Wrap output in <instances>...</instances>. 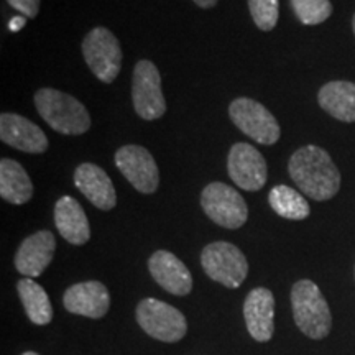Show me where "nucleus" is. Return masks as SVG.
Returning a JSON list of instances; mask_svg holds the SVG:
<instances>
[{
    "mask_svg": "<svg viewBox=\"0 0 355 355\" xmlns=\"http://www.w3.org/2000/svg\"><path fill=\"white\" fill-rule=\"evenodd\" d=\"M115 165L127 178L133 188L144 194H152L158 189L159 171L155 158L140 145H125L115 153Z\"/></svg>",
    "mask_w": 355,
    "mask_h": 355,
    "instance_id": "9d476101",
    "label": "nucleus"
},
{
    "mask_svg": "<svg viewBox=\"0 0 355 355\" xmlns=\"http://www.w3.org/2000/svg\"><path fill=\"white\" fill-rule=\"evenodd\" d=\"M25 21H26V20L24 19V17H15V19H12L10 25H8V26H10L12 32H17V30H20L21 26L25 25Z\"/></svg>",
    "mask_w": 355,
    "mask_h": 355,
    "instance_id": "a878e982",
    "label": "nucleus"
},
{
    "mask_svg": "<svg viewBox=\"0 0 355 355\" xmlns=\"http://www.w3.org/2000/svg\"><path fill=\"white\" fill-rule=\"evenodd\" d=\"M232 122L241 130L261 145H273L279 140L278 121L263 104L248 97H239L229 107Z\"/></svg>",
    "mask_w": 355,
    "mask_h": 355,
    "instance_id": "6e6552de",
    "label": "nucleus"
},
{
    "mask_svg": "<svg viewBox=\"0 0 355 355\" xmlns=\"http://www.w3.org/2000/svg\"><path fill=\"white\" fill-rule=\"evenodd\" d=\"M268 202L278 216L290 220H303L309 216V204L304 196L286 184H278L270 191Z\"/></svg>",
    "mask_w": 355,
    "mask_h": 355,
    "instance_id": "4be33fe9",
    "label": "nucleus"
},
{
    "mask_svg": "<svg viewBox=\"0 0 355 355\" xmlns=\"http://www.w3.org/2000/svg\"><path fill=\"white\" fill-rule=\"evenodd\" d=\"M243 318L248 334L257 343H268L275 332V296L268 288H255L243 303Z\"/></svg>",
    "mask_w": 355,
    "mask_h": 355,
    "instance_id": "ddd939ff",
    "label": "nucleus"
},
{
    "mask_svg": "<svg viewBox=\"0 0 355 355\" xmlns=\"http://www.w3.org/2000/svg\"><path fill=\"white\" fill-rule=\"evenodd\" d=\"M291 308L296 326L311 339H324L331 332L332 316L321 290L311 279H300L291 288Z\"/></svg>",
    "mask_w": 355,
    "mask_h": 355,
    "instance_id": "7ed1b4c3",
    "label": "nucleus"
},
{
    "mask_svg": "<svg viewBox=\"0 0 355 355\" xmlns=\"http://www.w3.org/2000/svg\"><path fill=\"white\" fill-rule=\"evenodd\" d=\"M24 355H40V354H37V352H25Z\"/></svg>",
    "mask_w": 355,
    "mask_h": 355,
    "instance_id": "cd10ccee",
    "label": "nucleus"
},
{
    "mask_svg": "<svg viewBox=\"0 0 355 355\" xmlns=\"http://www.w3.org/2000/svg\"><path fill=\"white\" fill-rule=\"evenodd\" d=\"M148 270L155 282L171 295L186 296L193 290V277L188 266L171 252H155L148 260Z\"/></svg>",
    "mask_w": 355,
    "mask_h": 355,
    "instance_id": "4468645a",
    "label": "nucleus"
},
{
    "mask_svg": "<svg viewBox=\"0 0 355 355\" xmlns=\"http://www.w3.org/2000/svg\"><path fill=\"white\" fill-rule=\"evenodd\" d=\"M56 239L50 230L26 237L15 255V266L26 278H37L42 275L55 257Z\"/></svg>",
    "mask_w": 355,
    "mask_h": 355,
    "instance_id": "2eb2a0df",
    "label": "nucleus"
},
{
    "mask_svg": "<svg viewBox=\"0 0 355 355\" xmlns=\"http://www.w3.org/2000/svg\"><path fill=\"white\" fill-rule=\"evenodd\" d=\"M227 170L234 183L245 191L261 189L268 178L263 155L250 144H235L230 148Z\"/></svg>",
    "mask_w": 355,
    "mask_h": 355,
    "instance_id": "9b49d317",
    "label": "nucleus"
},
{
    "mask_svg": "<svg viewBox=\"0 0 355 355\" xmlns=\"http://www.w3.org/2000/svg\"><path fill=\"white\" fill-rule=\"evenodd\" d=\"M352 26H354V33H355V15H354V19H352Z\"/></svg>",
    "mask_w": 355,
    "mask_h": 355,
    "instance_id": "c85d7f7f",
    "label": "nucleus"
},
{
    "mask_svg": "<svg viewBox=\"0 0 355 355\" xmlns=\"http://www.w3.org/2000/svg\"><path fill=\"white\" fill-rule=\"evenodd\" d=\"M83 55L99 81L110 84L115 81L122 68V48L110 30L97 26L86 35L83 42Z\"/></svg>",
    "mask_w": 355,
    "mask_h": 355,
    "instance_id": "39448f33",
    "label": "nucleus"
},
{
    "mask_svg": "<svg viewBox=\"0 0 355 355\" xmlns=\"http://www.w3.org/2000/svg\"><path fill=\"white\" fill-rule=\"evenodd\" d=\"M248 10L255 25L263 32H270L277 26L279 17L278 0H248Z\"/></svg>",
    "mask_w": 355,
    "mask_h": 355,
    "instance_id": "b1692460",
    "label": "nucleus"
},
{
    "mask_svg": "<svg viewBox=\"0 0 355 355\" xmlns=\"http://www.w3.org/2000/svg\"><path fill=\"white\" fill-rule=\"evenodd\" d=\"M74 184L89 201L102 211L114 209L117 204L112 180L94 163H83L74 171Z\"/></svg>",
    "mask_w": 355,
    "mask_h": 355,
    "instance_id": "f3484780",
    "label": "nucleus"
},
{
    "mask_svg": "<svg viewBox=\"0 0 355 355\" xmlns=\"http://www.w3.org/2000/svg\"><path fill=\"white\" fill-rule=\"evenodd\" d=\"M35 105L38 114L53 130L64 135H81L91 127V117L76 97L44 87L35 94Z\"/></svg>",
    "mask_w": 355,
    "mask_h": 355,
    "instance_id": "f03ea898",
    "label": "nucleus"
},
{
    "mask_svg": "<svg viewBox=\"0 0 355 355\" xmlns=\"http://www.w3.org/2000/svg\"><path fill=\"white\" fill-rule=\"evenodd\" d=\"M0 139L25 153H43L48 148V139L42 128L19 114L0 115Z\"/></svg>",
    "mask_w": 355,
    "mask_h": 355,
    "instance_id": "dca6fc26",
    "label": "nucleus"
},
{
    "mask_svg": "<svg viewBox=\"0 0 355 355\" xmlns=\"http://www.w3.org/2000/svg\"><path fill=\"white\" fill-rule=\"evenodd\" d=\"M66 311L79 316L101 319L110 308V295L104 283L83 282L69 286L63 296Z\"/></svg>",
    "mask_w": 355,
    "mask_h": 355,
    "instance_id": "f8f14e48",
    "label": "nucleus"
},
{
    "mask_svg": "<svg viewBox=\"0 0 355 355\" xmlns=\"http://www.w3.org/2000/svg\"><path fill=\"white\" fill-rule=\"evenodd\" d=\"M319 105L327 114L343 122H355V84L332 81L324 84L318 94Z\"/></svg>",
    "mask_w": 355,
    "mask_h": 355,
    "instance_id": "6ab92c4d",
    "label": "nucleus"
},
{
    "mask_svg": "<svg viewBox=\"0 0 355 355\" xmlns=\"http://www.w3.org/2000/svg\"><path fill=\"white\" fill-rule=\"evenodd\" d=\"M288 171L296 186L314 201H327L340 188V173L321 146L306 145L296 150L288 163Z\"/></svg>",
    "mask_w": 355,
    "mask_h": 355,
    "instance_id": "f257e3e1",
    "label": "nucleus"
},
{
    "mask_svg": "<svg viewBox=\"0 0 355 355\" xmlns=\"http://www.w3.org/2000/svg\"><path fill=\"white\" fill-rule=\"evenodd\" d=\"M201 263L207 277L225 288H239L248 273L245 255L229 242H212L204 247Z\"/></svg>",
    "mask_w": 355,
    "mask_h": 355,
    "instance_id": "423d86ee",
    "label": "nucleus"
},
{
    "mask_svg": "<svg viewBox=\"0 0 355 355\" xmlns=\"http://www.w3.org/2000/svg\"><path fill=\"white\" fill-rule=\"evenodd\" d=\"M33 194V184L28 173L19 162L2 158L0 162V196L10 204H25Z\"/></svg>",
    "mask_w": 355,
    "mask_h": 355,
    "instance_id": "aec40b11",
    "label": "nucleus"
},
{
    "mask_svg": "<svg viewBox=\"0 0 355 355\" xmlns=\"http://www.w3.org/2000/svg\"><path fill=\"white\" fill-rule=\"evenodd\" d=\"M201 206L212 222L225 229H239L247 222L248 209L241 193L224 183H211L201 194Z\"/></svg>",
    "mask_w": 355,
    "mask_h": 355,
    "instance_id": "1a4fd4ad",
    "label": "nucleus"
},
{
    "mask_svg": "<svg viewBox=\"0 0 355 355\" xmlns=\"http://www.w3.org/2000/svg\"><path fill=\"white\" fill-rule=\"evenodd\" d=\"M55 224L64 241L84 245L91 239V229L83 206L71 196H63L55 206Z\"/></svg>",
    "mask_w": 355,
    "mask_h": 355,
    "instance_id": "a211bd4d",
    "label": "nucleus"
},
{
    "mask_svg": "<svg viewBox=\"0 0 355 355\" xmlns=\"http://www.w3.org/2000/svg\"><path fill=\"white\" fill-rule=\"evenodd\" d=\"M137 322L146 334L162 343H178L188 332L184 314L175 306L155 298L140 301L137 306Z\"/></svg>",
    "mask_w": 355,
    "mask_h": 355,
    "instance_id": "20e7f679",
    "label": "nucleus"
},
{
    "mask_svg": "<svg viewBox=\"0 0 355 355\" xmlns=\"http://www.w3.org/2000/svg\"><path fill=\"white\" fill-rule=\"evenodd\" d=\"M10 7L19 10L21 15L28 17V19H35L40 12V2L42 0H7Z\"/></svg>",
    "mask_w": 355,
    "mask_h": 355,
    "instance_id": "393cba45",
    "label": "nucleus"
},
{
    "mask_svg": "<svg viewBox=\"0 0 355 355\" xmlns=\"http://www.w3.org/2000/svg\"><path fill=\"white\" fill-rule=\"evenodd\" d=\"M132 101L135 112L145 121H157L166 112L162 76L152 61L141 60L133 68Z\"/></svg>",
    "mask_w": 355,
    "mask_h": 355,
    "instance_id": "0eeeda50",
    "label": "nucleus"
},
{
    "mask_svg": "<svg viewBox=\"0 0 355 355\" xmlns=\"http://www.w3.org/2000/svg\"><path fill=\"white\" fill-rule=\"evenodd\" d=\"M193 2L201 8H211V7H214L219 0H193Z\"/></svg>",
    "mask_w": 355,
    "mask_h": 355,
    "instance_id": "bb28decb",
    "label": "nucleus"
},
{
    "mask_svg": "<svg viewBox=\"0 0 355 355\" xmlns=\"http://www.w3.org/2000/svg\"><path fill=\"white\" fill-rule=\"evenodd\" d=\"M17 290H19V296L30 321L37 324V326H46V324L51 322V301L48 298L46 291L37 282H33V278L20 279Z\"/></svg>",
    "mask_w": 355,
    "mask_h": 355,
    "instance_id": "412c9836",
    "label": "nucleus"
},
{
    "mask_svg": "<svg viewBox=\"0 0 355 355\" xmlns=\"http://www.w3.org/2000/svg\"><path fill=\"white\" fill-rule=\"evenodd\" d=\"M291 7L303 25H319L332 13L329 0H291Z\"/></svg>",
    "mask_w": 355,
    "mask_h": 355,
    "instance_id": "5701e85b",
    "label": "nucleus"
}]
</instances>
